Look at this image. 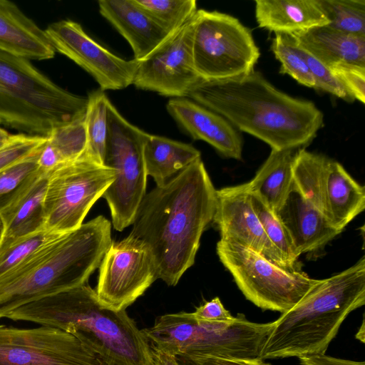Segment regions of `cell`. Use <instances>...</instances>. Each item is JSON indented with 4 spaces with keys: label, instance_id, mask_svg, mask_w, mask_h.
<instances>
[{
    "label": "cell",
    "instance_id": "34",
    "mask_svg": "<svg viewBox=\"0 0 365 365\" xmlns=\"http://www.w3.org/2000/svg\"><path fill=\"white\" fill-rule=\"evenodd\" d=\"M62 235L44 230L21 239L1 251L0 278L24 264Z\"/></svg>",
    "mask_w": 365,
    "mask_h": 365
},
{
    "label": "cell",
    "instance_id": "15",
    "mask_svg": "<svg viewBox=\"0 0 365 365\" xmlns=\"http://www.w3.org/2000/svg\"><path fill=\"white\" fill-rule=\"evenodd\" d=\"M44 32L55 51L86 71L101 91L132 85L138 61L120 58L91 38L77 22L69 19L50 24Z\"/></svg>",
    "mask_w": 365,
    "mask_h": 365
},
{
    "label": "cell",
    "instance_id": "31",
    "mask_svg": "<svg viewBox=\"0 0 365 365\" xmlns=\"http://www.w3.org/2000/svg\"><path fill=\"white\" fill-rule=\"evenodd\" d=\"M170 34L190 21L196 14L195 0H133Z\"/></svg>",
    "mask_w": 365,
    "mask_h": 365
},
{
    "label": "cell",
    "instance_id": "3",
    "mask_svg": "<svg viewBox=\"0 0 365 365\" xmlns=\"http://www.w3.org/2000/svg\"><path fill=\"white\" fill-rule=\"evenodd\" d=\"M6 318L68 332L107 365H153L142 330L125 310L102 304L87 283L24 304Z\"/></svg>",
    "mask_w": 365,
    "mask_h": 365
},
{
    "label": "cell",
    "instance_id": "11",
    "mask_svg": "<svg viewBox=\"0 0 365 365\" xmlns=\"http://www.w3.org/2000/svg\"><path fill=\"white\" fill-rule=\"evenodd\" d=\"M113 169L84 153L48 173L43 200L45 229L66 234L80 227L90 209L113 182Z\"/></svg>",
    "mask_w": 365,
    "mask_h": 365
},
{
    "label": "cell",
    "instance_id": "9",
    "mask_svg": "<svg viewBox=\"0 0 365 365\" xmlns=\"http://www.w3.org/2000/svg\"><path fill=\"white\" fill-rule=\"evenodd\" d=\"M216 251L247 299L264 310L287 312L320 280L283 268L236 243L220 240Z\"/></svg>",
    "mask_w": 365,
    "mask_h": 365
},
{
    "label": "cell",
    "instance_id": "40",
    "mask_svg": "<svg viewBox=\"0 0 365 365\" xmlns=\"http://www.w3.org/2000/svg\"><path fill=\"white\" fill-rule=\"evenodd\" d=\"M185 365H270L259 358H230L212 356H183L178 357Z\"/></svg>",
    "mask_w": 365,
    "mask_h": 365
},
{
    "label": "cell",
    "instance_id": "32",
    "mask_svg": "<svg viewBox=\"0 0 365 365\" xmlns=\"http://www.w3.org/2000/svg\"><path fill=\"white\" fill-rule=\"evenodd\" d=\"M272 38L271 50L281 63V73L287 74L299 83L315 89V81L294 38L277 33Z\"/></svg>",
    "mask_w": 365,
    "mask_h": 365
},
{
    "label": "cell",
    "instance_id": "42",
    "mask_svg": "<svg viewBox=\"0 0 365 365\" xmlns=\"http://www.w3.org/2000/svg\"><path fill=\"white\" fill-rule=\"evenodd\" d=\"M301 365H365L364 361L341 359L325 354H317L298 357Z\"/></svg>",
    "mask_w": 365,
    "mask_h": 365
},
{
    "label": "cell",
    "instance_id": "23",
    "mask_svg": "<svg viewBox=\"0 0 365 365\" xmlns=\"http://www.w3.org/2000/svg\"><path fill=\"white\" fill-rule=\"evenodd\" d=\"M48 173L43 174L14 205L0 214L3 233L0 252L45 229L43 200Z\"/></svg>",
    "mask_w": 365,
    "mask_h": 365
},
{
    "label": "cell",
    "instance_id": "17",
    "mask_svg": "<svg viewBox=\"0 0 365 365\" xmlns=\"http://www.w3.org/2000/svg\"><path fill=\"white\" fill-rule=\"evenodd\" d=\"M167 110L194 139L207 143L226 158L242 160L241 135L222 116L186 98H171Z\"/></svg>",
    "mask_w": 365,
    "mask_h": 365
},
{
    "label": "cell",
    "instance_id": "21",
    "mask_svg": "<svg viewBox=\"0 0 365 365\" xmlns=\"http://www.w3.org/2000/svg\"><path fill=\"white\" fill-rule=\"evenodd\" d=\"M258 26L274 34H294L327 25L319 0H256Z\"/></svg>",
    "mask_w": 365,
    "mask_h": 365
},
{
    "label": "cell",
    "instance_id": "37",
    "mask_svg": "<svg viewBox=\"0 0 365 365\" xmlns=\"http://www.w3.org/2000/svg\"><path fill=\"white\" fill-rule=\"evenodd\" d=\"M298 47L315 81V89L329 93L346 101H354L327 66L299 46Z\"/></svg>",
    "mask_w": 365,
    "mask_h": 365
},
{
    "label": "cell",
    "instance_id": "26",
    "mask_svg": "<svg viewBox=\"0 0 365 365\" xmlns=\"http://www.w3.org/2000/svg\"><path fill=\"white\" fill-rule=\"evenodd\" d=\"M297 149L272 150L252 180L247 182L250 192L257 194L274 212L291 188L292 165Z\"/></svg>",
    "mask_w": 365,
    "mask_h": 365
},
{
    "label": "cell",
    "instance_id": "29",
    "mask_svg": "<svg viewBox=\"0 0 365 365\" xmlns=\"http://www.w3.org/2000/svg\"><path fill=\"white\" fill-rule=\"evenodd\" d=\"M250 195L253 208L274 250L280 266L287 269H297L299 255L286 228L257 194L250 192Z\"/></svg>",
    "mask_w": 365,
    "mask_h": 365
},
{
    "label": "cell",
    "instance_id": "36",
    "mask_svg": "<svg viewBox=\"0 0 365 365\" xmlns=\"http://www.w3.org/2000/svg\"><path fill=\"white\" fill-rule=\"evenodd\" d=\"M47 141V137L24 133L12 134L0 147V171L34 154Z\"/></svg>",
    "mask_w": 365,
    "mask_h": 365
},
{
    "label": "cell",
    "instance_id": "19",
    "mask_svg": "<svg viewBox=\"0 0 365 365\" xmlns=\"http://www.w3.org/2000/svg\"><path fill=\"white\" fill-rule=\"evenodd\" d=\"M98 3L101 14L129 43L137 61L145 58L170 35L133 0Z\"/></svg>",
    "mask_w": 365,
    "mask_h": 365
},
{
    "label": "cell",
    "instance_id": "45",
    "mask_svg": "<svg viewBox=\"0 0 365 365\" xmlns=\"http://www.w3.org/2000/svg\"><path fill=\"white\" fill-rule=\"evenodd\" d=\"M365 325H364V319L362 321V324L359 327L358 332L356 334V338L361 341L362 343H364L365 339Z\"/></svg>",
    "mask_w": 365,
    "mask_h": 365
},
{
    "label": "cell",
    "instance_id": "33",
    "mask_svg": "<svg viewBox=\"0 0 365 365\" xmlns=\"http://www.w3.org/2000/svg\"><path fill=\"white\" fill-rule=\"evenodd\" d=\"M329 26L365 36L364 0H319Z\"/></svg>",
    "mask_w": 365,
    "mask_h": 365
},
{
    "label": "cell",
    "instance_id": "16",
    "mask_svg": "<svg viewBox=\"0 0 365 365\" xmlns=\"http://www.w3.org/2000/svg\"><path fill=\"white\" fill-rule=\"evenodd\" d=\"M212 222L220 232V240L244 246L280 266L253 208L247 183L216 190Z\"/></svg>",
    "mask_w": 365,
    "mask_h": 365
},
{
    "label": "cell",
    "instance_id": "24",
    "mask_svg": "<svg viewBox=\"0 0 365 365\" xmlns=\"http://www.w3.org/2000/svg\"><path fill=\"white\" fill-rule=\"evenodd\" d=\"M365 208V189L338 162L331 160L324 215L341 232Z\"/></svg>",
    "mask_w": 365,
    "mask_h": 365
},
{
    "label": "cell",
    "instance_id": "46",
    "mask_svg": "<svg viewBox=\"0 0 365 365\" xmlns=\"http://www.w3.org/2000/svg\"><path fill=\"white\" fill-rule=\"evenodd\" d=\"M2 233H3V224H2V222H1V220L0 219V240L1 238Z\"/></svg>",
    "mask_w": 365,
    "mask_h": 365
},
{
    "label": "cell",
    "instance_id": "12",
    "mask_svg": "<svg viewBox=\"0 0 365 365\" xmlns=\"http://www.w3.org/2000/svg\"><path fill=\"white\" fill-rule=\"evenodd\" d=\"M158 279L147 246L128 235L113 242L99 266L96 293L104 306L125 310Z\"/></svg>",
    "mask_w": 365,
    "mask_h": 365
},
{
    "label": "cell",
    "instance_id": "28",
    "mask_svg": "<svg viewBox=\"0 0 365 365\" xmlns=\"http://www.w3.org/2000/svg\"><path fill=\"white\" fill-rule=\"evenodd\" d=\"M42 148L0 171V214L19 200L44 174L38 163Z\"/></svg>",
    "mask_w": 365,
    "mask_h": 365
},
{
    "label": "cell",
    "instance_id": "8",
    "mask_svg": "<svg viewBox=\"0 0 365 365\" xmlns=\"http://www.w3.org/2000/svg\"><path fill=\"white\" fill-rule=\"evenodd\" d=\"M108 137L103 165L115 177L103 196L110 209L112 225L123 231L131 225L146 194L144 145L148 133L129 123L108 101Z\"/></svg>",
    "mask_w": 365,
    "mask_h": 365
},
{
    "label": "cell",
    "instance_id": "30",
    "mask_svg": "<svg viewBox=\"0 0 365 365\" xmlns=\"http://www.w3.org/2000/svg\"><path fill=\"white\" fill-rule=\"evenodd\" d=\"M87 98L85 113L86 153L103 165L108 130L107 105L109 99L101 90L90 93Z\"/></svg>",
    "mask_w": 365,
    "mask_h": 365
},
{
    "label": "cell",
    "instance_id": "43",
    "mask_svg": "<svg viewBox=\"0 0 365 365\" xmlns=\"http://www.w3.org/2000/svg\"><path fill=\"white\" fill-rule=\"evenodd\" d=\"M150 346L153 365H182L176 356Z\"/></svg>",
    "mask_w": 365,
    "mask_h": 365
},
{
    "label": "cell",
    "instance_id": "27",
    "mask_svg": "<svg viewBox=\"0 0 365 365\" xmlns=\"http://www.w3.org/2000/svg\"><path fill=\"white\" fill-rule=\"evenodd\" d=\"M331 159L297 149L292 165L293 182L302 195L324 215L326 190Z\"/></svg>",
    "mask_w": 365,
    "mask_h": 365
},
{
    "label": "cell",
    "instance_id": "35",
    "mask_svg": "<svg viewBox=\"0 0 365 365\" xmlns=\"http://www.w3.org/2000/svg\"><path fill=\"white\" fill-rule=\"evenodd\" d=\"M47 139L63 162L78 158L86 148L85 115L73 122L53 128Z\"/></svg>",
    "mask_w": 365,
    "mask_h": 365
},
{
    "label": "cell",
    "instance_id": "41",
    "mask_svg": "<svg viewBox=\"0 0 365 365\" xmlns=\"http://www.w3.org/2000/svg\"><path fill=\"white\" fill-rule=\"evenodd\" d=\"M38 163L40 170L47 173L64 162L56 148L47 139L46 143L41 150Z\"/></svg>",
    "mask_w": 365,
    "mask_h": 365
},
{
    "label": "cell",
    "instance_id": "13",
    "mask_svg": "<svg viewBox=\"0 0 365 365\" xmlns=\"http://www.w3.org/2000/svg\"><path fill=\"white\" fill-rule=\"evenodd\" d=\"M0 365H107L73 335L41 326L0 325Z\"/></svg>",
    "mask_w": 365,
    "mask_h": 365
},
{
    "label": "cell",
    "instance_id": "39",
    "mask_svg": "<svg viewBox=\"0 0 365 365\" xmlns=\"http://www.w3.org/2000/svg\"><path fill=\"white\" fill-rule=\"evenodd\" d=\"M191 314L197 322L207 324L232 323L236 319L225 308L219 297L205 302Z\"/></svg>",
    "mask_w": 365,
    "mask_h": 365
},
{
    "label": "cell",
    "instance_id": "38",
    "mask_svg": "<svg viewBox=\"0 0 365 365\" xmlns=\"http://www.w3.org/2000/svg\"><path fill=\"white\" fill-rule=\"evenodd\" d=\"M329 68L354 101L365 103V66L340 63Z\"/></svg>",
    "mask_w": 365,
    "mask_h": 365
},
{
    "label": "cell",
    "instance_id": "6",
    "mask_svg": "<svg viewBox=\"0 0 365 365\" xmlns=\"http://www.w3.org/2000/svg\"><path fill=\"white\" fill-rule=\"evenodd\" d=\"M88 98L53 83L29 60L0 50V125L48 137L84 117Z\"/></svg>",
    "mask_w": 365,
    "mask_h": 365
},
{
    "label": "cell",
    "instance_id": "47",
    "mask_svg": "<svg viewBox=\"0 0 365 365\" xmlns=\"http://www.w3.org/2000/svg\"><path fill=\"white\" fill-rule=\"evenodd\" d=\"M1 145H0V147H1Z\"/></svg>",
    "mask_w": 365,
    "mask_h": 365
},
{
    "label": "cell",
    "instance_id": "25",
    "mask_svg": "<svg viewBox=\"0 0 365 365\" xmlns=\"http://www.w3.org/2000/svg\"><path fill=\"white\" fill-rule=\"evenodd\" d=\"M147 175L157 187L168 184L185 168L200 158V152L190 144L148 134L144 145Z\"/></svg>",
    "mask_w": 365,
    "mask_h": 365
},
{
    "label": "cell",
    "instance_id": "18",
    "mask_svg": "<svg viewBox=\"0 0 365 365\" xmlns=\"http://www.w3.org/2000/svg\"><path fill=\"white\" fill-rule=\"evenodd\" d=\"M274 214L286 228L299 255L321 248L341 233L302 195L293 182Z\"/></svg>",
    "mask_w": 365,
    "mask_h": 365
},
{
    "label": "cell",
    "instance_id": "10",
    "mask_svg": "<svg viewBox=\"0 0 365 365\" xmlns=\"http://www.w3.org/2000/svg\"><path fill=\"white\" fill-rule=\"evenodd\" d=\"M192 26L193 61L201 79L225 80L254 70L259 49L251 31L237 18L199 9Z\"/></svg>",
    "mask_w": 365,
    "mask_h": 365
},
{
    "label": "cell",
    "instance_id": "5",
    "mask_svg": "<svg viewBox=\"0 0 365 365\" xmlns=\"http://www.w3.org/2000/svg\"><path fill=\"white\" fill-rule=\"evenodd\" d=\"M365 304V258L320 279L274 322L259 359L324 354L346 317Z\"/></svg>",
    "mask_w": 365,
    "mask_h": 365
},
{
    "label": "cell",
    "instance_id": "4",
    "mask_svg": "<svg viewBox=\"0 0 365 365\" xmlns=\"http://www.w3.org/2000/svg\"><path fill=\"white\" fill-rule=\"evenodd\" d=\"M112 242L110 222L103 215L62 235L0 278V319L24 304L86 284Z\"/></svg>",
    "mask_w": 365,
    "mask_h": 365
},
{
    "label": "cell",
    "instance_id": "1",
    "mask_svg": "<svg viewBox=\"0 0 365 365\" xmlns=\"http://www.w3.org/2000/svg\"><path fill=\"white\" fill-rule=\"evenodd\" d=\"M216 190L200 158L143 197L129 235L147 246L158 279L168 285L175 286L194 264L213 220Z\"/></svg>",
    "mask_w": 365,
    "mask_h": 365
},
{
    "label": "cell",
    "instance_id": "44",
    "mask_svg": "<svg viewBox=\"0 0 365 365\" xmlns=\"http://www.w3.org/2000/svg\"><path fill=\"white\" fill-rule=\"evenodd\" d=\"M11 135L0 127V145H4L11 138Z\"/></svg>",
    "mask_w": 365,
    "mask_h": 365
},
{
    "label": "cell",
    "instance_id": "22",
    "mask_svg": "<svg viewBox=\"0 0 365 365\" xmlns=\"http://www.w3.org/2000/svg\"><path fill=\"white\" fill-rule=\"evenodd\" d=\"M301 48L328 68L340 63L365 66V36L347 34L329 25L290 35Z\"/></svg>",
    "mask_w": 365,
    "mask_h": 365
},
{
    "label": "cell",
    "instance_id": "2",
    "mask_svg": "<svg viewBox=\"0 0 365 365\" xmlns=\"http://www.w3.org/2000/svg\"><path fill=\"white\" fill-rule=\"evenodd\" d=\"M187 97L225 118L238 131L272 150L309 143L323 125L322 112L310 101L279 90L259 71L225 80L200 79Z\"/></svg>",
    "mask_w": 365,
    "mask_h": 365
},
{
    "label": "cell",
    "instance_id": "14",
    "mask_svg": "<svg viewBox=\"0 0 365 365\" xmlns=\"http://www.w3.org/2000/svg\"><path fill=\"white\" fill-rule=\"evenodd\" d=\"M192 19L138 61L133 84L173 98H185L201 79L192 56Z\"/></svg>",
    "mask_w": 365,
    "mask_h": 365
},
{
    "label": "cell",
    "instance_id": "7",
    "mask_svg": "<svg viewBox=\"0 0 365 365\" xmlns=\"http://www.w3.org/2000/svg\"><path fill=\"white\" fill-rule=\"evenodd\" d=\"M273 322L255 323L239 314L232 323L207 324L191 313L158 317L153 326L142 329L150 345L175 356H212L259 358Z\"/></svg>",
    "mask_w": 365,
    "mask_h": 365
},
{
    "label": "cell",
    "instance_id": "20",
    "mask_svg": "<svg viewBox=\"0 0 365 365\" xmlns=\"http://www.w3.org/2000/svg\"><path fill=\"white\" fill-rule=\"evenodd\" d=\"M0 50L29 61L55 55L44 30L8 0H0Z\"/></svg>",
    "mask_w": 365,
    "mask_h": 365
}]
</instances>
